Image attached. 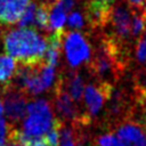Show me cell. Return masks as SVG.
I'll use <instances>...</instances> for the list:
<instances>
[{
	"label": "cell",
	"mask_w": 146,
	"mask_h": 146,
	"mask_svg": "<svg viewBox=\"0 0 146 146\" xmlns=\"http://www.w3.org/2000/svg\"><path fill=\"white\" fill-rule=\"evenodd\" d=\"M3 49L8 56L21 64H36L43 60L47 50V38L36 30L21 27L2 33Z\"/></svg>",
	"instance_id": "1"
},
{
	"label": "cell",
	"mask_w": 146,
	"mask_h": 146,
	"mask_svg": "<svg viewBox=\"0 0 146 146\" xmlns=\"http://www.w3.org/2000/svg\"><path fill=\"white\" fill-rule=\"evenodd\" d=\"M55 121L51 104L46 99H36L30 102L26 110V115L23 120L22 132L29 137L43 138L51 129Z\"/></svg>",
	"instance_id": "2"
},
{
	"label": "cell",
	"mask_w": 146,
	"mask_h": 146,
	"mask_svg": "<svg viewBox=\"0 0 146 146\" xmlns=\"http://www.w3.org/2000/svg\"><path fill=\"white\" fill-rule=\"evenodd\" d=\"M30 97L22 90L15 88L9 82L2 84V105L9 124L14 125L24 120L26 115Z\"/></svg>",
	"instance_id": "3"
},
{
	"label": "cell",
	"mask_w": 146,
	"mask_h": 146,
	"mask_svg": "<svg viewBox=\"0 0 146 146\" xmlns=\"http://www.w3.org/2000/svg\"><path fill=\"white\" fill-rule=\"evenodd\" d=\"M132 10L124 2H113L108 24L112 30V36L116 41L128 46L132 41L131 35Z\"/></svg>",
	"instance_id": "4"
},
{
	"label": "cell",
	"mask_w": 146,
	"mask_h": 146,
	"mask_svg": "<svg viewBox=\"0 0 146 146\" xmlns=\"http://www.w3.org/2000/svg\"><path fill=\"white\" fill-rule=\"evenodd\" d=\"M64 50L68 65L79 67L88 63L91 58V47L88 40L78 31H71L64 34Z\"/></svg>",
	"instance_id": "5"
},
{
	"label": "cell",
	"mask_w": 146,
	"mask_h": 146,
	"mask_svg": "<svg viewBox=\"0 0 146 146\" xmlns=\"http://www.w3.org/2000/svg\"><path fill=\"white\" fill-rule=\"evenodd\" d=\"M114 87L112 83L97 81L84 88L83 99L86 105V113L91 117L99 113L104 104L110 99Z\"/></svg>",
	"instance_id": "6"
},
{
	"label": "cell",
	"mask_w": 146,
	"mask_h": 146,
	"mask_svg": "<svg viewBox=\"0 0 146 146\" xmlns=\"http://www.w3.org/2000/svg\"><path fill=\"white\" fill-rule=\"evenodd\" d=\"M116 136L128 146H146V125L124 119L116 125Z\"/></svg>",
	"instance_id": "7"
},
{
	"label": "cell",
	"mask_w": 146,
	"mask_h": 146,
	"mask_svg": "<svg viewBox=\"0 0 146 146\" xmlns=\"http://www.w3.org/2000/svg\"><path fill=\"white\" fill-rule=\"evenodd\" d=\"M31 0H0V29L17 24Z\"/></svg>",
	"instance_id": "8"
},
{
	"label": "cell",
	"mask_w": 146,
	"mask_h": 146,
	"mask_svg": "<svg viewBox=\"0 0 146 146\" xmlns=\"http://www.w3.org/2000/svg\"><path fill=\"white\" fill-rule=\"evenodd\" d=\"M58 81L64 87V89L68 92V95L72 97V99L75 103H80L82 100L84 86H83V79L81 75L76 72L67 73V74H60L58 78Z\"/></svg>",
	"instance_id": "9"
},
{
	"label": "cell",
	"mask_w": 146,
	"mask_h": 146,
	"mask_svg": "<svg viewBox=\"0 0 146 146\" xmlns=\"http://www.w3.org/2000/svg\"><path fill=\"white\" fill-rule=\"evenodd\" d=\"M16 72V62L8 55L0 56V82L6 84L10 82Z\"/></svg>",
	"instance_id": "10"
},
{
	"label": "cell",
	"mask_w": 146,
	"mask_h": 146,
	"mask_svg": "<svg viewBox=\"0 0 146 146\" xmlns=\"http://www.w3.org/2000/svg\"><path fill=\"white\" fill-rule=\"evenodd\" d=\"M66 22V13L55 2L50 7L49 13V27L52 32H58L64 30V24Z\"/></svg>",
	"instance_id": "11"
},
{
	"label": "cell",
	"mask_w": 146,
	"mask_h": 146,
	"mask_svg": "<svg viewBox=\"0 0 146 146\" xmlns=\"http://www.w3.org/2000/svg\"><path fill=\"white\" fill-rule=\"evenodd\" d=\"M50 7L49 5L46 3H40L39 6H36V10H35V16H34V25L43 31V32H48L50 31L49 27V13H50Z\"/></svg>",
	"instance_id": "12"
},
{
	"label": "cell",
	"mask_w": 146,
	"mask_h": 146,
	"mask_svg": "<svg viewBox=\"0 0 146 146\" xmlns=\"http://www.w3.org/2000/svg\"><path fill=\"white\" fill-rule=\"evenodd\" d=\"M94 146H128L116 135L112 132H106L98 136L94 140Z\"/></svg>",
	"instance_id": "13"
},
{
	"label": "cell",
	"mask_w": 146,
	"mask_h": 146,
	"mask_svg": "<svg viewBox=\"0 0 146 146\" xmlns=\"http://www.w3.org/2000/svg\"><path fill=\"white\" fill-rule=\"evenodd\" d=\"M36 3L31 1L30 5L26 7V9L24 10L22 17L18 21V26L19 27H29V25L34 24V16H35V10H36Z\"/></svg>",
	"instance_id": "14"
},
{
	"label": "cell",
	"mask_w": 146,
	"mask_h": 146,
	"mask_svg": "<svg viewBox=\"0 0 146 146\" xmlns=\"http://www.w3.org/2000/svg\"><path fill=\"white\" fill-rule=\"evenodd\" d=\"M136 58L139 63H146V30L136 41Z\"/></svg>",
	"instance_id": "15"
},
{
	"label": "cell",
	"mask_w": 146,
	"mask_h": 146,
	"mask_svg": "<svg viewBox=\"0 0 146 146\" xmlns=\"http://www.w3.org/2000/svg\"><path fill=\"white\" fill-rule=\"evenodd\" d=\"M84 17L80 11H73L70 14L67 19V25L72 30H80L84 26Z\"/></svg>",
	"instance_id": "16"
},
{
	"label": "cell",
	"mask_w": 146,
	"mask_h": 146,
	"mask_svg": "<svg viewBox=\"0 0 146 146\" xmlns=\"http://www.w3.org/2000/svg\"><path fill=\"white\" fill-rule=\"evenodd\" d=\"M129 7L133 10H140L146 14V0H125Z\"/></svg>",
	"instance_id": "17"
},
{
	"label": "cell",
	"mask_w": 146,
	"mask_h": 146,
	"mask_svg": "<svg viewBox=\"0 0 146 146\" xmlns=\"http://www.w3.org/2000/svg\"><path fill=\"white\" fill-rule=\"evenodd\" d=\"M14 125L9 124V131H8V137H7V141L5 144V146H23L14 136Z\"/></svg>",
	"instance_id": "18"
},
{
	"label": "cell",
	"mask_w": 146,
	"mask_h": 146,
	"mask_svg": "<svg viewBox=\"0 0 146 146\" xmlns=\"http://www.w3.org/2000/svg\"><path fill=\"white\" fill-rule=\"evenodd\" d=\"M75 2H76V0H57V1H56V3H57L65 13L72 10L73 7L75 6Z\"/></svg>",
	"instance_id": "19"
},
{
	"label": "cell",
	"mask_w": 146,
	"mask_h": 146,
	"mask_svg": "<svg viewBox=\"0 0 146 146\" xmlns=\"http://www.w3.org/2000/svg\"><path fill=\"white\" fill-rule=\"evenodd\" d=\"M34 146H48V145L46 144V141H44V140H43V138H42L41 140H39L38 143H35V144H34Z\"/></svg>",
	"instance_id": "20"
},
{
	"label": "cell",
	"mask_w": 146,
	"mask_h": 146,
	"mask_svg": "<svg viewBox=\"0 0 146 146\" xmlns=\"http://www.w3.org/2000/svg\"><path fill=\"white\" fill-rule=\"evenodd\" d=\"M57 0H42V3H46V5H49V6H52Z\"/></svg>",
	"instance_id": "21"
},
{
	"label": "cell",
	"mask_w": 146,
	"mask_h": 146,
	"mask_svg": "<svg viewBox=\"0 0 146 146\" xmlns=\"http://www.w3.org/2000/svg\"><path fill=\"white\" fill-rule=\"evenodd\" d=\"M2 114H3V105H2V103L0 102V119L2 117Z\"/></svg>",
	"instance_id": "22"
},
{
	"label": "cell",
	"mask_w": 146,
	"mask_h": 146,
	"mask_svg": "<svg viewBox=\"0 0 146 146\" xmlns=\"http://www.w3.org/2000/svg\"><path fill=\"white\" fill-rule=\"evenodd\" d=\"M102 1H105V2H113V0H102Z\"/></svg>",
	"instance_id": "23"
},
{
	"label": "cell",
	"mask_w": 146,
	"mask_h": 146,
	"mask_svg": "<svg viewBox=\"0 0 146 146\" xmlns=\"http://www.w3.org/2000/svg\"><path fill=\"white\" fill-rule=\"evenodd\" d=\"M0 146H3V145H0Z\"/></svg>",
	"instance_id": "24"
}]
</instances>
